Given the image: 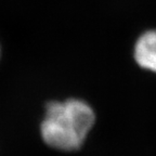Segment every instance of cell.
Returning a JSON list of instances; mask_svg holds the SVG:
<instances>
[{
  "mask_svg": "<svg viewBox=\"0 0 156 156\" xmlns=\"http://www.w3.org/2000/svg\"><path fill=\"white\" fill-rule=\"evenodd\" d=\"M95 122L89 104L78 99L50 102L40 126L44 141L53 149L76 151L80 149Z\"/></svg>",
  "mask_w": 156,
  "mask_h": 156,
  "instance_id": "6da1fadb",
  "label": "cell"
},
{
  "mask_svg": "<svg viewBox=\"0 0 156 156\" xmlns=\"http://www.w3.org/2000/svg\"><path fill=\"white\" fill-rule=\"evenodd\" d=\"M133 56L139 66L156 73V29L140 35L134 44Z\"/></svg>",
  "mask_w": 156,
  "mask_h": 156,
  "instance_id": "7a4b0ae2",
  "label": "cell"
}]
</instances>
